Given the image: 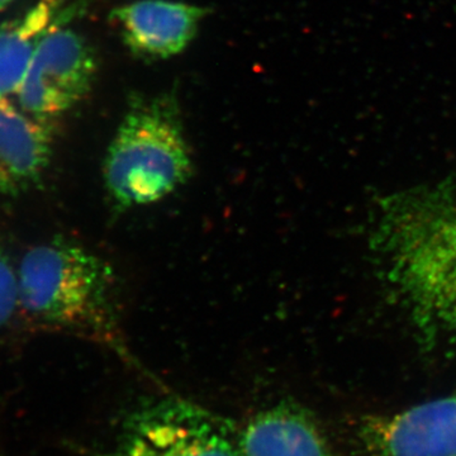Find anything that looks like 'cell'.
Wrapping results in <instances>:
<instances>
[{"label": "cell", "mask_w": 456, "mask_h": 456, "mask_svg": "<svg viewBox=\"0 0 456 456\" xmlns=\"http://www.w3.org/2000/svg\"><path fill=\"white\" fill-rule=\"evenodd\" d=\"M53 128L0 99V194L18 196L40 184L53 156Z\"/></svg>", "instance_id": "8"}, {"label": "cell", "mask_w": 456, "mask_h": 456, "mask_svg": "<svg viewBox=\"0 0 456 456\" xmlns=\"http://www.w3.org/2000/svg\"><path fill=\"white\" fill-rule=\"evenodd\" d=\"M95 73L97 61L88 42L57 26L38 45L17 90L18 101L23 112L50 123L88 94Z\"/></svg>", "instance_id": "5"}, {"label": "cell", "mask_w": 456, "mask_h": 456, "mask_svg": "<svg viewBox=\"0 0 456 456\" xmlns=\"http://www.w3.org/2000/svg\"><path fill=\"white\" fill-rule=\"evenodd\" d=\"M12 2H14V0H0V11L11 4Z\"/></svg>", "instance_id": "12"}, {"label": "cell", "mask_w": 456, "mask_h": 456, "mask_svg": "<svg viewBox=\"0 0 456 456\" xmlns=\"http://www.w3.org/2000/svg\"><path fill=\"white\" fill-rule=\"evenodd\" d=\"M194 173L178 103L170 95L134 99L103 159V183L117 211L160 202Z\"/></svg>", "instance_id": "3"}, {"label": "cell", "mask_w": 456, "mask_h": 456, "mask_svg": "<svg viewBox=\"0 0 456 456\" xmlns=\"http://www.w3.org/2000/svg\"><path fill=\"white\" fill-rule=\"evenodd\" d=\"M114 274L86 246L57 236L33 246L18 270V311L41 330L118 345Z\"/></svg>", "instance_id": "2"}, {"label": "cell", "mask_w": 456, "mask_h": 456, "mask_svg": "<svg viewBox=\"0 0 456 456\" xmlns=\"http://www.w3.org/2000/svg\"><path fill=\"white\" fill-rule=\"evenodd\" d=\"M204 16L206 9L176 0H137L112 13L128 49L154 60L170 59L187 49Z\"/></svg>", "instance_id": "7"}, {"label": "cell", "mask_w": 456, "mask_h": 456, "mask_svg": "<svg viewBox=\"0 0 456 456\" xmlns=\"http://www.w3.org/2000/svg\"><path fill=\"white\" fill-rule=\"evenodd\" d=\"M61 20V3L41 0L0 29V99L17 94L42 38Z\"/></svg>", "instance_id": "10"}, {"label": "cell", "mask_w": 456, "mask_h": 456, "mask_svg": "<svg viewBox=\"0 0 456 456\" xmlns=\"http://www.w3.org/2000/svg\"><path fill=\"white\" fill-rule=\"evenodd\" d=\"M110 456H244L241 437L226 421L179 398L132 411Z\"/></svg>", "instance_id": "4"}, {"label": "cell", "mask_w": 456, "mask_h": 456, "mask_svg": "<svg viewBox=\"0 0 456 456\" xmlns=\"http://www.w3.org/2000/svg\"><path fill=\"white\" fill-rule=\"evenodd\" d=\"M240 437L244 456H335L312 417L292 404L261 411Z\"/></svg>", "instance_id": "9"}, {"label": "cell", "mask_w": 456, "mask_h": 456, "mask_svg": "<svg viewBox=\"0 0 456 456\" xmlns=\"http://www.w3.org/2000/svg\"><path fill=\"white\" fill-rule=\"evenodd\" d=\"M17 311L18 273L0 239V329L7 325Z\"/></svg>", "instance_id": "11"}, {"label": "cell", "mask_w": 456, "mask_h": 456, "mask_svg": "<svg viewBox=\"0 0 456 456\" xmlns=\"http://www.w3.org/2000/svg\"><path fill=\"white\" fill-rule=\"evenodd\" d=\"M360 437L373 456H456V395L369 417Z\"/></svg>", "instance_id": "6"}, {"label": "cell", "mask_w": 456, "mask_h": 456, "mask_svg": "<svg viewBox=\"0 0 456 456\" xmlns=\"http://www.w3.org/2000/svg\"><path fill=\"white\" fill-rule=\"evenodd\" d=\"M370 248L425 341L455 331L456 176L384 198Z\"/></svg>", "instance_id": "1"}]
</instances>
